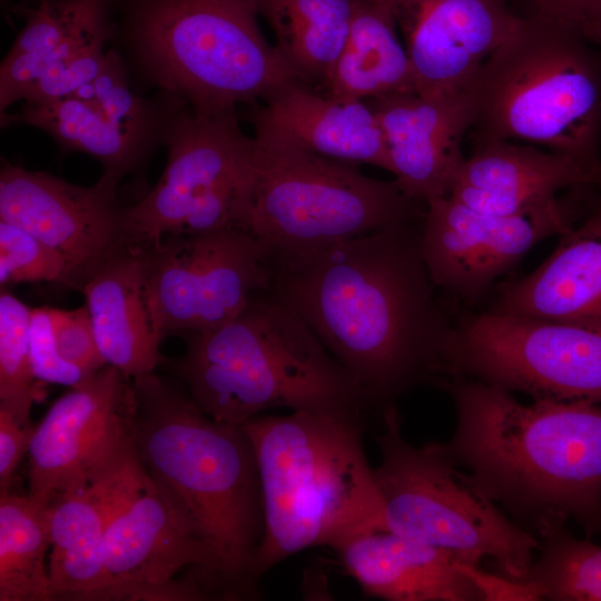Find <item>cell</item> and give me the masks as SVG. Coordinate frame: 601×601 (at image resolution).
<instances>
[{
    "mask_svg": "<svg viewBox=\"0 0 601 601\" xmlns=\"http://www.w3.org/2000/svg\"><path fill=\"white\" fill-rule=\"evenodd\" d=\"M249 119L263 144L392 170L378 120L364 101H337L297 81L266 99Z\"/></svg>",
    "mask_w": 601,
    "mask_h": 601,
    "instance_id": "20",
    "label": "cell"
},
{
    "mask_svg": "<svg viewBox=\"0 0 601 601\" xmlns=\"http://www.w3.org/2000/svg\"><path fill=\"white\" fill-rule=\"evenodd\" d=\"M29 349L31 366L37 381L73 387L89 377L78 367L63 361L59 355L48 307L31 308Z\"/></svg>",
    "mask_w": 601,
    "mask_h": 601,
    "instance_id": "34",
    "label": "cell"
},
{
    "mask_svg": "<svg viewBox=\"0 0 601 601\" xmlns=\"http://www.w3.org/2000/svg\"><path fill=\"white\" fill-rule=\"evenodd\" d=\"M336 552L368 595L388 601H481L453 554L391 530L357 535Z\"/></svg>",
    "mask_w": 601,
    "mask_h": 601,
    "instance_id": "23",
    "label": "cell"
},
{
    "mask_svg": "<svg viewBox=\"0 0 601 601\" xmlns=\"http://www.w3.org/2000/svg\"><path fill=\"white\" fill-rule=\"evenodd\" d=\"M57 351L63 361L88 376L106 364L98 348L86 305L75 309L48 307Z\"/></svg>",
    "mask_w": 601,
    "mask_h": 601,
    "instance_id": "33",
    "label": "cell"
},
{
    "mask_svg": "<svg viewBox=\"0 0 601 601\" xmlns=\"http://www.w3.org/2000/svg\"><path fill=\"white\" fill-rule=\"evenodd\" d=\"M450 375L534 398L601 403V328L483 312L454 326Z\"/></svg>",
    "mask_w": 601,
    "mask_h": 601,
    "instance_id": "10",
    "label": "cell"
},
{
    "mask_svg": "<svg viewBox=\"0 0 601 601\" xmlns=\"http://www.w3.org/2000/svg\"><path fill=\"white\" fill-rule=\"evenodd\" d=\"M135 406L132 378L111 365L70 387L35 427L28 494L49 504L135 455Z\"/></svg>",
    "mask_w": 601,
    "mask_h": 601,
    "instance_id": "12",
    "label": "cell"
},
{
    "mask_svg": "<svg viewBox=\"0 0 601 601\" xmlns=\"http://www.w3.org/2000/svg\"><path fill=\"white\" fill-rule=\"evenodd\" d=\"M368 104L385 139L391 173L404 194L424 205L447 196L465 159L463 137L476 117L474 88L433 95L407 91Z\"/></svg>",
    "mask_w": 601,
    "mask_h": 601,
    "instance_id": "18",
    "label": "cell"
},
{
    "mask_svg": "<svg viewBox=\"0 0 601 601\" xmlns=\"http://www.w3.org/2000/svg\"><path fill=\"white\" fill-rule=\"evenodd\" d=\"M560 238L536 269L499 288L487 312L601 328V203Z\"/></svg>",
    "mask_w": 601,
    "mask_h": 601,
    "instance_id": "22",
    "label": "cell"
},
{
    "mask_svg": "<svg viewBox=\"0 0 601 601\" xmlns=\"http://www.w3.org/2000/svg\"><path fill=\"white\" fill-rule=\"evenodd\" d=\"M81 292L106 364L130 378L155 373L164 357L146 303L141 249L126 248L107 260Z\"/></svg>",
    "mask_w": 601,
    "mask_h": 601,
    "instance_id": "24",
    "label": "cell"
},
{
    "mask_svg": "<svg viewBox=\"0 0 601 601\" xmlns=\"http://www.w3.org/2000/svg\"><path fill=\"white\" fill-rule=\"evenodd\" d=\"M456 425L449 454L480 486L541 539L573 519L601 530V406L534 398L472 378H454Z\"/></svg>",
    "mask_w": 601,
    "mask_h": 601,
    "instance_id": "2",
    "label": "cell"
},
{
    "mask_svg": "<svg viewBox=\"0 0 601 601\" xmlns=\"http://www.w3.org/2000/svg\"><path fill=\"white\" fill-rule=\"evenodd\" d=\"M541 540L525 581L542 600L601 601V546L572 536L564 526Z\"/></svg>",
    "mask_w": 601,
    "mask_h": 601,
    "instance_id": "29",
    "label": "cell"
},
{
    "mask_svg": "<svg viewBox=\"0 0 601 601\" xmlns=\"http://www.w3.org/2000/svg\"><path fill=\"white\" fill-rule=\"evenodd\" d=\"M35 427L22 425L0 407V490L9 489L17 466L28 453Z\"/></svg>",
    "mask_w": 601,
    "mask_h": 601,
    "instance_id": "37",
    "label": "cell"
},
{
    "mask_svg": "<svg viewBox=\"0 0 601 601\" xmlns=\"http://www.w3.org/2000/svg\"><path fill=\"white\" fill-rule=\"evenodd\" d=\"M374 434L381 463L374 469L387 529L480 565L489 558L497 573L525 581L541 540L509 519L474 476L460 470L444 443L422 446L402 434L396 407L382 413Z\"/></svg>",
    "mask_w": 601,
    "mask_h": 601,
    "instance_id": "8",
    "label": "cell"
},
{
    "mask_svg": "<svg viewBox=\"0 0 601 601\" xmlns=\"http://www.w3.org/2000/svg\"><path fill=\"white\" fill-rule=\"evenodd\" d=\"M459 570L476 588L481 601H538L542 600L539 589L528 581H516L486 572L480 565L459 562Z\"/></svg>",
    "mask_w": 601,
    "mask_h": 601,
    "instance_id": "36",
    "label": "cell"
},
{
    "mask_svg": "<svg viewBox=\"0 0 601 601\" xmlns=\"http://www.w3.org/2000/svg\"><path fill=\"white\" fill-rule=\"evenodd\" d=\"M422 220L269 254V288L307 324L371 410L449 383L450 323L421 250Z\"/></svg>",
    "mask_w": 601,
    "mask_h": 601,
    "instance_id": "1",
    "label": "cell"
},
{
    "mask_svg": "<svg viewBox=\"0 0 601 601\" xmlns=\"http://www.w3.org/2000/svg\"><path fill=\"white\" fill-rule=\"evenodd\" d=\"M474 146L523 141L601 166V49L532 12L474 81Z\"/></svg>",
    "mask_w": 601,
    "mask_h": 601,
    "instance_id": "6",
    "label": "cell"
},
{
    "mask_svg": "<svg viewBox=\"0 0 601 601\" xmlns=\"http://www.w3.org/2000/svg\"><path fill=\"white\" fill-rule=\"evenodd\" d=\"M48 504L0 490V601L52 600Z\"/></svg>",
    "mask_w": 601,
    "mask_h": 601,
    "instance_id": "28",
    "label": "cell"
},
{
    "mask_svg": "<svg viewBox=\"0 0 601 601\" xmlns=\"http://www.w3.org/2000/svg\"><path fill=\"white\" fill-rule=\"evenodd\" d=\"M258 16L256 0H125V39L151 85L218 112L302 81L266 41Z\"/></svg>",
    "mask_w": 601,
    "mask_h": 601,
    "instance_id": "7",
    "label": "cell"
},
{
    "mask_svg": "<svg viewBox=\"0 0 601 601\" xmlns=\"http://www.w3.org/2000/svg\"><path fill=\"white\" fill-rule=\"evenodd\" d=\"M162 137L168 158L159 181L125 209L128 248L145 249L178 235L198 205L243 178L253 145L236 109L201 112L174 97Z\"/></svg>",
    "mask_w": 601,
    "mask_h": 601,
    "instance_id": "13",
    "label": "cell"
},
{
    "mask_svg": "<svg viewBox=\"0 0 601 601\" xmlns=\"http://www.w3.org/2000/svg\"><path fill=\"white\" fill-rule=\"evenodd\" d=\"M31 308L7 290L0 295V407L30 425L37 400L29 349Z\"/></svg>",
    "mask_w": 601,
    "mask_h": 601,
    "instance_id": "30",
    "label": "cell"
},
{
    "mask_svg": "<svg viewBox=\"0 0 601 601\" xmlns=\"http://www.w3.org/2000/svg\"><path fill=\"white\" fill-rule=\"evenodd\" d=\"M141 252L146 303L161 341L224 325L270 286L267 248L238 227L168 236Z\"/></svg>",
    "mask_w": 601,
    "mask_h": 601,
    "instance_id": "11",
    "label": "cell"
},
{
    "mask_svg": "<svg viewBox=\"0 0 601 601\" xmlns=\"http://www.w3.org/2000/svg\"><path fill=\"white\" fill-rule=\"evenodd\" d=\"M107 55L105 46H98L48 69L20 90L17 101L42 104L71 97L79 88L100 75Z\"/></svg>",
    "mask_w": 601,
    "mask_h": 601,
    "instance_id": "32",
    "label": "cell"
},
{
    "mask_svg": "<svg viewBox=\"0 0 601 601\" xmlns=\"http://www.w3.org/2000/svg\"><path fill=\"white\" fill-rule=\"evenodd\" d=\"M177 373L213 418L243 425L285 407L365 420L372 411L345 370L270 288L224 325L185 336Z\"/></svg>",
    "mask_w": 601,
    "mask_h": 601,
    "instance_id": "5",
    "label": "cell"
},
{
    "mask_svg": "<svg viewBox=\"0 0 601 601\" xmlns=\"http://www.w3.org/2000/svg\"><path fill=\"white\" fill-rule=\"evenodd\" d=\"M355 0H256L276 48L305 83L326 79L348 36Z\"/></svg>",
    "mask_w": 601,
    "mask_h": 601,
    "instance_id": "27",
    "label": "cell"
},
{
    "mask_svg": "<svg viewBox=\"0 0 601 601\" xmlns=\"http://www.w3.org/2000/svg\"><path fill=\"white\" fill-rule=\"evenodd\" d=\"M526 7L601 49V0H506Z\"/></svg>",
    "mask_w": 601,
    "mask_h": 601,
    "instance_id": "35",
    "label": "cell"
},
{
    "mask_svg": "<svg viewBox=\"0 0 601 601\" xmlns=\"http://www.w3.org/2000/svg\"><path fill=\"white\" fill-rule=\"evenodd\" d=\"M146 469L136 453L96 482L48 504L52 600H96L107 585L105 538Z\"/></svg>",
    "mask_w": 601,
    "mask_h": 601,
    "instance_id": "19",
    "label": "cell"
},
{
    "mask_svg": "<svg viewBox=\"0 0 601 601\" xmlns=\"http://www.w3.org/2000/svg\"><path fill=\"white\" fill-rule=\"evenodd\" d=\"M420 205L395 179L253 138L236 227L269 254L290 253L421 220Z\"/></svg>",
    "mask_w": 601,
    "mask_h": 601,
    "instance_id": "9",
    "label": "cell"
},
{
    "mask_svg": "<svg viewBox=\"0 0 601 601\" xmlns=\"http://www.w3.org/2000/svg\"><path fill=\"white\" fill-rule=\"evenodd\" d=\"M119 180L104 174L95 185L79 186L2 161L0 220L59 252L69 267L70 287L81 292L101 265L128 248L126 208L116 193Z\"/></svg>",
    "mask_w": 601,
    "mask_h": 601,
    "instance_id": "15",
    "label": "cell"
},
{
    "mask_svg": "<svg viewBox=\"0 0 601 601\" xmlns=\"http://www.w3.org/2000/svg\"><path fill=\"white\" fill-rule=\"evenodd\" d=\"M55 282L70 286L65 257L28 231L0 220V285Z\"/></svg>",
    "mask_w": 601,
    "mask_h": 601,
    "instance_id": "31",
    "label": "cell"
},
{
    "mask_svg": "<svg viewBox=\"0 0 601 601\" xmlns=\"http://www.w3.org/2000/svg\"><path fill=\"white\" fill-rule=\"evenodd\" d=\"M381 0H355L346 42L322 83L337 101H364L415 91L412 65Z\"/></svg>",
    "mask_w": 601,
    "mask_h": 601,
    "instance_id": "25",
    "label": "cell"
},
{
    "mask_svg": "<svg viewBox=\"0 0 601 601\" xmlns=\"http://www.w3.org/2000/svg\"><path fill=\"white\" fill-rule=\"evenodd\" d=\"M364 423L349 415L292 411L243 424L262 493L264 529L253 564L257 580L306 549L336 551L357 535L388 530L364 450Z\"/></svg>",
    "mask_w": 601,
    "mask_h": 601,
    "instance_id": "4",
    "label": "cell"
},
{
    "mask_svg": "<svg viewBox=\"0 0 601 601\" xmlns=\"http://www.w3.org/2000/svg\"><path fill=\"white\" fill-rule=\"evenodd\" d=\"M105 563L107 585L96 600H141L185 569L199 572L218 599L237 600L213 550L147 471L108 526Z\"/></svg>",
    "mask_w": 601,
    "mask_h": 601,
    "instance_id": "16",
    "label": "cell"
},
{
    "mask_svg": "<svg viewBox=\"0 0 601 601\" xmlns=\"http://www.w3.org/2000/svg\"><path fill=\"white\" fill-rule=\"evenodd\" d=\"M26 125L53 138L66 151L85 152L104 165V174L121 179L147 155L149 135L110 118L96 100L65 98L24 104L17 114H1V128Z\"/></svg>",
    "mask_w": 601,
    "mask_h": 601,
    "instance_id": "26",
    "label": "cell"
},
{
    "mask_svg": "<svg viewBox=\"0 0 601 601\" xmlns=\"http://www.w3.org/2000/svg\"><path fill=\"white\" fill-rule=\"evenodd\" d=\"M572 226L571 211L559 199L493 215L445 196L425 205L421 250L435 288L472 303L534 245Z\"/></svg>",
    "mask_w": 601,
    "mask_h": 601,
    "instance_id": "14",
    "label": "cell"
},
{
    "mask_svg": "<svg viewBox=\"0 0 601 601\" xmlns=\"http://www.w3.org/2000/svg\"><path fill=\"white\" fill-rule=\"evenodd\" d=\"M404 39L420 93L473 88L481 66L516 29L506 0H381Z\"/></svg>",
    "mask_w": 601,
    "mask_h": 601,
    "instance_id": "17",
    "label": "cell"
},
{
    "mask_svg": "<svg viewBox=\"0 0 601 601\" xmlns=\"http://www.w3.org/2000/svg\"><path fill=\"white\" fill-rule=\"evenodd\" d=\"M601 185V166L514 141L474 146L452 184L455 200L477 211L513 215L558 199L568 187Z\"/></svg>",
    "mask_w": 601,
    "mask_h": 601,
    "instance_id": "21",
    "label": "cell"
},
{
    "mask_svg": "<svg viewBox=\"0 0 601 601\" xmlns=\"http://www.w3.org/2000/svg\"><path fill=\"white\" fill-rule=\"evenodd\" d=\"M134 436L151 480L213 550L238 599L256 595L253 573L264 521L252 441L155 373L132 378Z\"/></svg>",
    "mask_w": 601,
    "mask_h": 601,
    "instance_id": "3",
    "label": "cell"
}]
</instances>
